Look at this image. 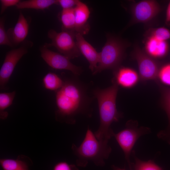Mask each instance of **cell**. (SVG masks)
Listing matches in <instances>:
<instances>
[{"instance_id": "e0dca14e", "label": "cell", "mask_w": 170, "mask_h": 170, "mask_svg": "<svg viewBox=\"0 0 170 170\" xmlns=\"http://www.w3.org/2000/svg\"><path fill=\"white\" fill-rule=\"evenodd\" d=\"M57 3V0H27L20 1L15 6L18 9L44 10Z\"/></svg>"}, {"instance_id": "5b68a950", "label": "cell", "mask_w": 170, "mask_h": 170, "mask_svg": "<svg viewBox=\"0 0 170 170\" xmlns=\"http://www.w3.org/2000/svg\"><path fill=\"white\" fill-rule=\"evenodd\" d=\"M150 132V128L144 126L139 127L137 121L130 120L126 122L123 129L115 133L114 137L122 150L129 167L132 162L130 155L136 141L140 137Z\"/></svg>"}, {"instance_id": "d6986e66", "label": "cell", "mask_w": 170, "mask_h": 170, "mask_svg": "<svg viewBox=\"0 0 170 170\" xmlns=\"http://www.w3.org/2000/svg\"><path fill=\"white\" fill-rule=\"evenodd\" d=\"M132 153L134 161L131 162L129 167L130 170H163L154 161H142L136 156L134 151H133Z\"/></svg>"}, {"instance_id": "7c38bea8", "label": "cell", "mask_w": 170, "mask_h": 170, "mask_svg": "<svg viewBox=\"0 0 170 170\" xmlns=\"http://www.w3.org/2000/svg\"><path fill=\"white\" fill-rule=\"evenodd\" d=\"M29 24L24 15L20 12L18 20L15 26L7 32L13 47L21 44L26 40L28 33Z\"/></svg>"}, {"instance_id": "277c9868", "label": "cell", "mask_w": 170, "mask_h": 170, "mask_svg": "<svg viewBox=\"0 0 170 170\" xmlns=\"http://www.w3.org/2000/svg\"><path fill=\"white\" fill-rule=\"evenodd\" d=\"M127 44L118 37L109 36L99 53V61L93 74L106 69L115 70L120 66L125 57Z\"/></svg>"}, {"instance_id": "9a60e30c", "label": "cell", "mask_w": 170, "mask_h": 170, "mask_svg": "<svg viewBox=\"0 0 170 170\" xmlns=\"http://www.w3.org/2000/svg\"><path fill=\"white\" fill-rule=\"evenodd\" d=\"M145 52L154 59L165 57L169 50L166 41L158 40L152 37H146L145 44Z\"/></svg>"}, {"instance_id": "ac0fdd59", "label": "cell", "mask_w": 170, "mask_h": 170, "mask_svg": "<svg viewBox=\"0 0 170 170\" xmlns=\"http://www.w3.org/2000/svg\"><path fill=\"white\" fill-rule=\"evenodd\" d=\"M62 24V30L66 31L75 33V18L74 8L62 9L60 15Z\"/></svg>"}, {"instance_id": "ffe728a7", "label": "cell", "mask_w": 170, "mask_h": 170, "mask_svg": "<svg viewBox=\"0 0 170 170\" xmlns=\"http://www.w3.org/2000/svg\"><path fill=\"white\" fill-rule=\"evenodd\" d=\"M42 83L46 89L56 92L62 86L64 82L56 74L49 72L43 77Z\"/></svg>"}, {"instance_id": "44dd1931", "label": "cell", "mask_w": 170, "mask_h": 170, "mask_svg": "<svg viewBox=\"0 0 170 170\" xmlns=\"http://www.w3.org/2000/svg\"><path fill=\"white\" fill-rule=\"evenodd\" d=\"M16 93L15 91L0 93V118L1 119L5 120L8 117V113L5 110L12 104Z\"/></svg>"}, {"instance_id": "2e32d148", "label": "cell", "mask_w": 170, "mask_h": 170, "mask_svg": "<svg viewBox=\"0 0 170 170\" xmlns=\"http://www.w3.org/2000/svg\"><path fill=\"white\" fill-rule=\"evenodd\" d=\"M0 164L3 170H30L33 162L28 156L20 155L16 159H1Z\"/></svg>"}, {"instance_id": "8fae6325", "label": "cell", "mask_w": 170, "mask_h": 170, "mask_svg": "<svg viewBox=\"0 0 170 170\" xmlns=\"http://www.w3.org/2000/svg\"><path fill=\"white\" fill-rule=\"evenodd\" d=\"M112 82L125 88L134 87L140 80L139 74L134 69L120 66L114 71Z\"/></svg>"}, {"instance_id": "f1b7e54d", "label": "cell", "mask_w": 170, "mask_h": 170, "mask_svg": "<svg viewBox=\"0 0 170 170\" xmlns=\"http://www.w3.org/2000/svg\"><path fill=\"white\" fill-rule=\"evenodd\" d=\"M165 22L167 24L170 23V1L169 2L166 10Z\"/></svg>"}, {"instance_id": "52a82bcc", "label": "cell", "mask_w": 170, "mask_h": 170, "mask_svg": "<svg viewBox=\"0 0 170 170\" xmlns=\"http://www.w3.org/2000/svg\"><path fill=\"white\" fill-rule=\"evenodd\" d=\"M33 45L31 41L26 40L20 47L13 49L7 53L0 69L1 90L7 89V83L16 65Z\"/></svg>"}, {"instance_id": "83f0119b", "label": "cell", "mask_w": 170, "mask_h": 170, "mask_svg": "<svg viewBox=\"0 0 170 170\" xmlns=\"http://www.w3.org/2000/svg\"><path fill=\"white\" fill-rule=\"evenodd\" d=\"M20 1V0H0V14H2L9 7L16 6Z\"/></svg>"}, {"instance_id": "4316f807", "label": "cell", "mask_w": 170, "mask_h": 170, "mask_svg": "<svg viewBox=\"0 0 170 170\" xmlns=\"http://www.w3.org/2000/svg\"><path fill=\"white\" fill-rule=\"evenodd\" d=\"M80 1L78 0H57V5H59L63 9L74 8Z\"/></svg>"}, {"instance_id": "3957f363", "label": "cell", "mask_w": 170, "mask_h": 170, "mask_svg": "<svg viewBox=\"0 0 170 170\" xmlns=\"http://www.w3.org/2000/svg\"><path fill=\"white\" fill-rule=\"evenodd\" d=\"M71 149L76 158V165L83 167H85L89 162L97 166H104L105 161L112 150L108 142L99 140L88 127L81 144L77 146L73 143Z\"/></svg>"}, {"instance_id": "4dcf8cb0", "label": "cell", "mask_w": 170, "mask_h": 170, "mask_svg": "<svg viewBox=\"0 0 170 170\" xmlns=\"http://www.w3.org/2000/svg\"><path fill=\"white\" fill-rule=\"evenodd\" d=\"M168 118H169V129L170 130H169L170 131H169V133H170V115L168 116Z\"/></svg>"}, {"instance_id": "7a4b0ae2", "label": "cell", "mask_w": 170, "mask_h": 170, "mask_svg": "<svg viewBox=\"0 0 170 170\" xmlns=\"http://www.w3.org/2000/svg\"><path fill=\"white\" fill-rule=\"evenodd\" d=\"M118 86L112 82L110 86L104 89L97 88L94 94L98 104L100 123L97 130L94 133L99 140L108 142L115 133L111 127V124L118 122L122 114L118 111L116 100Z\"/></svg>"}, {"instance_id": "30bf717a", "label": "cell", "mask_w": 170, "mask_h": 170, "mask_svg": "<svg viewBox=\"0 0 170 170\" xmlns=\"http://www.w3.org/2000/svg\"><path fill=\"white\" fill-rule=\"evenodd\" d=\"M160 11V6L156 1H140L134 4L132 7L131 24L147 23L155 17Z\"/></svg>"}, {"instance_id": "484cf974", "label": "cell", "mask_w": 170, "mask_h": 170, "mask_svg": "<svg viewBox=\"0 0 170 170\" xmlns=\"http://www.w3.org/2000/svg\"><path fill=\"white\" fill-rule=\"evenodd\" d=\"M52 170H79L75 165L69 164L65 161H61L56 163L54 166Z\"/></svg>"}, {"instance_id": "4fadbf2b", "label": "cell", "mask_w": 170, "mask_h": 170, "mask_svg": "<svg viewBox=\"0 0 170 170\" xmlns=\"http://www.w3.org/2000/svg\"><path fill=\"white\" fill-rule=\"evenodd\" d=\"M76 42L81 53L87 60L89 63V68L93 73L96 69L99 61V53L83 37V35L76 34Z\"/></svg>"}, {"instance_id": "cb8c5ba5", "label": "cell", "mask_w": 170, "mask_h": 170, "mask_svg": "<svg viewBox=\"0 0 170 170\" xmlns=\"http://www.w3.org/2000/svg\"><path fill=\"white\" fill-rule=\"evenodd\" d=\"M161 88L162 106L168 116L170 115V88L161 87Z\"/></svg>"}, {"instance_id": "ba28073f", "label": "cell", "mask_w": 170, "mask_h": 170, "mask_svg": "<svg viewBox=\"0 0 170 170\" xmlns=\"http://www.w3.org/2000/svg\"><path fill=\"white\" fill-rule=\"evenodd\" d=\"M132 56L137 63L140 80L143 82L157 80V75L160 67L155 59L148 55L138 45L134 46Z\"/></svg>"}, {"instance_id": "f546056e", "label": "cell", "mask_w": 170, "mask_h": 170, "mask_svg": "<svg viewBox=\"0 0 170 170\" xmlns=\"http://www.w3.org/2000/svg\"><path fill=\"white\" fill-rule=\"evenodd\" d=\"M112 170H126V169L120 168L114 165L111 166Z\"/></svg>"}, {"instance_id": "d4e9b609", "label": "cell", "mask_w": 170, "mask_h": 170, "mask_svg": "<svg viewBox=\"0 0 170 170\" xmlns=\"http://www.w3.org/2000/svg\"><path fill=\"white\" fill-rule=\"evenodd\" d=\"M4 25L5 18L2 17L0 19V45L13 47L5 30Z\"/></svg>"}, {"instance_id": "9c48e42d", "label": "cell", "mask_w": 170, "mask_h": 170, "mask_svg": "<svg viewBox=\"0 0 170 170\" xmlns=\"http://www.w3.org/2000/svg\"><path fill=\"white\" fill-rule=\"evenodd\" d=\"M41 57L51 68L71 71L76 75L80 74L81 68L72 64L70 59L63 54L51 50L45 45L40 48Z\"/></svg>"}, {"instance_id": "6da1fadb", "label": "cell", "mask_w": 170, "mask_h": 170, "mask_svg": "<svg viewBox=\"0 0 170 170\" xmlns=\"http://www.w3.org/2000/svg\"><path fill=\"white\" fill-rule=\"evenodd\" d=\"M55 99L57 109L55 118L60 122L74 124L76 116L88 112L84 90L74 81L64 82L62 86L56 91Z\"/></svg>"}, {"instance_id": "7402d4cb", "label": "cell", "mask_w": 170, "mask_h": 170, "mask_svg": "<svg viewBox=\"0 0 170 170\" xmlns=\"http://www.w3.org/2000/svg\"><path fill=\"white\" fill-rule=\"evenodd\" d=\"M146 37H152L158 40L166 41L170 39V31L164 27L150 29L146 32Z\"/></svg>"}, {"instance_id": "8992f818", "label": "cell", "mask_w": 170, "mask_h": 170, "mask_svg": "<svg viewBox=\"0 0 170 170\" xmlns=\"http://www.w3.org/2000/svg\"><path fill=\"white\" fill-rule=\"evenodd\" d=\"M76 34L72 32L62 30L57 32L53 29L48 32V37L51 42L45 45L48 48L54 47L61 54L70 60L77 58L81 53L77 45Z\"/></svg>"}, {"instance_id": "5bb4252c", "label": "cell", "mask_w": 170, "mask_h": 170, "mask_svg": "<svg viewBox=\"0 0 170 170\" xmlns=\"http://www.w3.org/2000/svg\"><path fill=\"white\" fill-rule=\"evenodd\" d=\"M75 18V32L82 35L87 34L90 27L88 22L90 11L88 6L80 1L74 8Z\"/></svg>"}, {"instance_id": "603a6c76", "label": "cell", "mask_w": 170, "mask_h": 170, "mask_svg": "<svg viewBox=\"0 0 170 170\" xmlns=\"http://www.w3.org/2000/svg\"><path fill=\"white\" fill-rule=\"evenodd\" d=\"M157 79L163 84L170 86V63L166 64L160 67Z\"/></svg>"}]
</instances>
